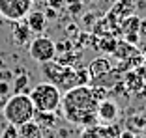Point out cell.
Here are the masks:
<instances>
[{
	"label": "cell",
	"instance_id": "cell-12",
	"mask_svg": "<svg viewBox=\"0 0 146 138\" xmlns=\"http://www.w3.org/2000/svg\"><path fill=\"white\" fill-rule=\"evenodd\" d=\"M112 54H114L116 58H120V60H129L131 56H137L139 51L135 49L133 43H127V41H118Z\"/></svg>",
	"mask_w": 146,
	"mask_h": 138
},
{
	"label": "cell",
	"instance_id": "cell-23",
	"mask_svg": "<svg viewBox=\"0 0 146 138\" xmlns=\"http://www.w3.org/2000/svg\"><path fill=\"white\" fill-rule=\"evenodd\" d=\"M82 9V2H77V4H69V11L71 13H79Z\"/></svg>",
	"mask_w": 146,
	"mask_h": 138
},
{
	"label": "cell",
	"instance_id": "cell-10",
	"mask_svg": "<svg viewBox=\"0 0 146 138\" xmlns=\"http://www.w3.org/2000/svg\"><path fill=\"white\" fill-rule=\"evenodd\" d=\"M111 69H112V65H111V62H109L107 58H96V60L88 65V73H90L92 80H96V78L107 75Z\"/></svg>",
	"mask_w": 146,
	"mask_h": 138
},
{
	"label": "cell",
	"instance_id": "cell-20",
	"mask_svg": "<svg viewBox=\"0 0 146 138\" xmlns=\"http://www.w3.org/2000/svg\"><path fill=\"white\" fill-rule=\"evenodd\" d=\"M11 93V84L6 80H0V97H8Z\"/></svg>",
	"mask_w": 146,
	"mask_h": 138
},
{
	"label": "cell",
	"instance_id": "cell-31",
	"mask_svg": "<svg viewBox=\"0 0 146 138\" xmlns=\"http://www.w3.org/2000/svg\"><path fill=\"white\" fill-rule=\"evenodd\" d=\"M96 2H98V0H96Z\"/></svg>",
	"mask_w": 146,
	"mask_h": 138
},
{
	"label": "cell",
	"instance_id": "cell-13",
	"mask_svg": "<svg viewBox=\"0 0 146 138\" xmlns=\"http://www.w3.org/2000/svg\"><path fill=\"white\" fill-rule=\"evenodd\" d=\"M133 9H135V6H133V0H118L114 4V8H112V11H111V15H116L118 13V19H125V17H129L131 13H133Z\"/></svg>",
	"mask_w": 146,
	"mask_h": 138
},
{
	"label": "cell",
	"instance_id": "cell-3",
	"mask_svg": "<svg viewBox=\"0 0 146 138\" xmlns=\"http://www.w3.org/2000/svg\"><path fill=\"white\" fill-rule=\"evenodd\" d=\"M36 112H58L62 104V91L52 82H39L28 91Z\"/></svg>",
	"mask_w": 146,
	"mask_h": 138
},
{
	"label": "cell",
	"instance_id": "cell-1",
	"mask_svg": "<svg viewBox=\"0 0 146 138\" xmlns=\"http://www.w3.org/2000/svg\"><path fill=\"white\" fill-rule=\"evenodd\" d=\"M107 88L103 86H73L66 93H62V112L71 125L88 127L98 123V104L107 99Z\"/></svg>",
	"mask_w": 146,
	"mask_h": 138
},
{
	"label": "cell",
	"instance_id": "cell-21",
	"mask_svg": "<svg viewBox=\"0 0 146 138\" xmlns=\"http://www.w3.org/2000/svg\"><path fill=\"white\" fill-rule=\"evenodd\" d=\"M47 4H49V8H52V9H60V8L66 6V0H47Z\"/></svg>",
	"mask_w": 146,
	"mask_h": 138
},
{
	"label": "cell",
	"instance_id": "cell-30",
	"mask_svg": "<svg viewBox=\"0 0 146 138\" xmlns=\"http://www.w3.org/2000/svg\"><path fill=\"white\" fill-rule=\"evenodd\" d=\"M135 138H139V136H135Z\"/></svg>",
	"mask_w": 146,
	"mask_h": 138
},
{
	"label": "cell",
	"instance_id": "cell-14",
	"mask_svg": "<svg viewBox=\"0 0 146 138\" xmlns=\"http://www.w3.org/2000/svg\"><path fill=\"white\" fill-rule=\"evenodd\" d=\"M30 28L25 24V21H17L15 22V28H13V39L17 41L19 45H25L26 41H28V37H30Z\"/></svg>",
	"mask_w": 146,
	"mask_h": 138
},
{
	"label": "cell",
	"instance_id": "cell-5",
	"mask_svg": "<svg viewBox=\"0 0 146 138\" xmlns=\"http://www.w3.org/2000/svg\"><path fill=\"white\" fill-rule=\"evenodd\" d=\"M34 6V0H0V17L8 21H23Z\"/></svg>",
	"mask_w": 146,
	"mask_h": 138
},
{
	"label": "cell",
	"instance_id": "cell-8",
	"mask_svg": "<svg viewBox=\"0 0 146 138\" xmlns=\"http://www.w3.org/2000/svg\"><path fill=\"white\" fill-rule=\"evenodd\" d=\"M25 24L30 28V32H34V34H43V30L47 28V17H45V13L43 11H28V15H26L25 19Z\"/></svg>",
	"mask_w": 146,
	"mask_h": 138
},
{
	"label": "cell",
	"instance_id": "cell-29",
	"mask_svg": "<svg viewBox=\"0 0 146 138\" xmlns=\"http://www.w3.org/2000/svg\"><path fill=\"white\" fill-rule=\"evenodd\" d=\"M77 2H82V0H66V6H69V4H77Z\"/></svg>",
	"mask_w": 146,
	"mask_h": 138
},
{
	"label": "cell",
	"instance_id": "cell-15",
	"mask_svg": "<svg viewBox=\"0 0 146 138\" xmlns=\"http://www.w3.org/2000/svg\"><path fill=\"white\" fill-rule=\"evenodd\" d=\"M34 121L39 127L52 129V127H56V112H36L34 114Z\"/></svg>",
	"mask_w": 146,
	"mask_h": 138
},
{
	"label": "cell",
	"instance_id": "cell-24",
	"mask_svg": "<svg viewBox=\"0 0 146 138\" xmlns=\"http://www.w3.org/2000/svg\"><path fill=\"white\" fill-rule=\"evenodd\" d=\"M139 34L146 35V19H141V24H139Z\"/></svg>",
	"mask_w": 146,
	"mask_h": 138
},
{
	"label": "cell",
	"instance_id": "cell-17",
	"mask_svg": "<svg viewBox=\"0 0 146 138\" xmlns=\"http://www.w3.org/2000/svg\"><path fill=\"white\" fill-rule=\"evenodd\" d=\"M28 80H30V77L26 73H21L19 77H15L11 84V91L13 93H28Z\"/></svg>",
	"mask_w": 146,
	"mask_h": 138
},
{
	"label": "cell",
	"instance_id": "cell-19",
	"mask_svg": "<svg viewBox=\"0 0 146 138\" xmlns=\"http://www.w3.org/2000/svg\"><path fill=\"white\" fill-rule=\"evenodd\" d=\"M17 134H19V127H15V125H6V129L2 131V134H0V138H17Z\"/></svg>",
	"mask_w": 146,
	"mask_h": 138
},
{
	"label": "cell",
	"instance_id": "cell-9",
	"mask_svg": "<svg viewBox=\"0 0 146 138\" xmlns=\"http://www.w3.org/2000/svg\"><path fill=\"white\" fill-rule=\"evenodd\" d=\"M64 71H66V65L56 64V62H52V60L41 64V75H43V78H45V82L56 84V82L60 80V77L64 75Z\"/></svg>",
	"mask_w": 146,
	"mask_h": 138
},
{
	"label": "cell",
	"instance_id": "cell-22",
	"mask_svg": "<svg viewBox=\"0 0 146 138\" xmlns=\"http://www.w3.org/2000/svg\"><path fill=\"white\" fill-rule=\"evenodd\" d=\"M0 80H13V71H8V69H4V71H0Z\"/></svg>",
	"mask_w": 146,
	"mask_h": 138
},
{
	"label": "cell",
	"instance_id": "cell-7",
	"mask_svg": "<svg viewBox=\"0 0 146 138\" xmlns=\"http://www.w3.org/2000/svg\"><path fill=\"white\" fill-rule=\"evenodd\" d=\"M118 114H120V108H118V104H116L114 101H111V99L99 101V104H98V121H101V123H114Z\"/></svg>",
	"mask_w": 146,
	"mask_h": 138
},
{
	"label": "cell",
	"instance_id": "cell-26",
	"mask_svg": "<svg viewBox=\"0 0 146 138\" xmlns=\"http://www.w3.org/2000/svg\"><path fill=\"white\" fill-rule=\"evenodd\" d=\"M118 138H135V134L131 131H120V136Z\"/></svg>",
	"mask_w": 146,
	"mask_h": 138
},
{
	"label": "cell",
	"instance_id": "cell-25",
	"mask_svg": "<svg viewBox=\"0 0 146 138\" xmlns=\"http://www.w3.org/2000/svg\"><path fill=\"white\" fill-rule=\"evenodd\" d=\"M43 13H45V17H49V19L56 17V9H52V8H47V11H43Z\"/></svg>",
	"mask_w": 146,
	"mask_h": 138
},
{
	"label": "cell",
	"instance_id": "cell-16",
	"mask_svg": "<svg viewBox=\"0 0 146 138\" xmlns=\"http://www.w3.org/2000/svg\"><path fill=\"white\" fill-rule=\"evenodd\" d=\"M122 32L125 34H139V24H141V19L135 17V15H129V17L122 19Z\"/></svg>",
	"mask_w": 146,
	"mask_h": 138
},
{
	"label": "cell",
	"instance_id": "cell-4",
	"mask_svg": "<svg viewBox=\"0 0 146 138\" xmlns=\"http://www.w3.org/2000/svg\"><path fill=\"white\" fill-rule=\"evenodd\" d=\"M28 52H30V56H32L34 62L45 64V62L54 60V56H56V43L51 37H47V35H39V37L32 39Z\"/></svg>",
	"mask_w": 146,
	"mask_h": 138
},
{
	"label": "cell",
	"instance_id": "cell-2",
	"mask_svg": "<svg viewBox=\"0 0 146 138\" xmlns=\"http://www.w3.org/2000/svg\"><path fill=\"white\" fill-rule=\"evenodd\" d=\"M36 108L32 104L28 93H13L11 97H8L4 104V110H2V116L8 121L9 125H25L28 121L34 120Z\"/></svg>",
	"mask_w": 146,
	"mask_h": 138
},
{
	"label": "cell",
	"instance_id": "cell-28",
	"mask_svg": "<svg viewBox=\"0 0 146 138\" xmlns=\"http://www.w3.org/2000/svg\"><path fill=\"white\" fill-rule=\"evenodd\" d=\"M6 101H8V97H0V114H2V110H4V104Z\"/></svg>",
	"mask_w": 146,
	"mask_h": 138
},
{
	"label": "cell",
	"instance_id": "cell-18",
	"mask_svg": "<svg viewBox=\"0 0 146 138\" xmlns=\"http://www.w3.org/2000/svg\"><path fill=\"white\" fill-rule=\"evenodd\" d=\"M116 41L112 35H103V39L99 41V51H105V52H114V49H116Z\"/></svg>",
	"mask_w": 146,
	"mask_h": 138
},
{
	"label": "cell",
	"instance_id": "cell-11",
	"mask_svg": "<svg viewBox=\"0 0 146 138\" xmlns=\"http://www.w3.org/2000/svg\"><path fill=\"white\" fill-rule=\"evenodd\" d=\"M17 138H43V131H41V127L32 120V121H28V123H25V125H19Z\"/></svg>",
	"mask_w": 146,
	"mask_h": 138
},
{
	"label": "cell",
	"instance_id": "cell-6",
	"mask_svg": "<svg viewBox=\"0 0 146 138\" xmlns=\"http://www.w3.org/2000/svg\"><path fill=\"white\" fill-rule=\"evenodd\" d=\"M120 136V129L114 123H94L88 125L81 131L79 138H118Z\"/></svg>",
	"mask_w": 146,
	"mask_h": 138
},
{
	"label": "cell",
	"instance_id": "cell-27",
	"mask_svg": "<svg viewBox=\"0 0 146 138\" xmlns=\"http://www.w3.org/2000/svg\"><path fill=\"white\" fill-rule=\"evenodd\" d=\"M92 19H96V15H92V13H88V15H84V22H86V24H92V22H94Z\"/></svg>",
	"mask_w": 146,
	"mask_h": 138
}]
</instances>
